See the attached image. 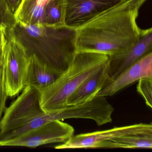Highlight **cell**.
Returning a JSON list of instances; mask_svg holds the SVG:
<instances>
[{"label": "cell", "instance_id": "1", "mask_svg": "<svg viewBox=\"0 0 152 152\" xmlns=\"http://www.w3.org/2000/svg\"><path fill=\"white\" fill-rule=\"evenodd\" d=\"M147 0H127L98 15L76 29L77 51L113 56L126 51L139 40V10Z\"/></svg>", "mask_w": 152, "mask_h": 152}, {"label": "cell", "instance_id": "2", "mask_svg": "<svg viewBox=\"0 0 152 152\" xmlns=\"http://www.w3.org/2000/svg\"><path fill=\"white\" fill-rule=\"evenodd\" d=\"M5 31L23 46L29 57L34 54L61 74L68 68L77 52V31L66 26L28 25L17 22L12 29Z\"/></svg>", "mask_w": 152, "mask_h": 152}, {"label": "cell", "instance_id": "3", "mask_svg": "<svg viewBox=\"0 0 152 152\" xmlns=\"http://www.w3.org/2000/svg\"><path fill=\"white\" fill-rule=\"evenodd\" d=\"M108 59L109 56L103 54L77 51L68 68L53 84L40 92L43 110L48 113L68 106L69 97Z\"/></svg>", "mask_w": 152, "mask_h": 152}, {"label": "cell", "instance_id": "4", "mask_svg": "<svg viewBox=\"0 0 152 152\" xmlns=\"http://www.w3.org/2000/svg\"><path fill=\"white\" fill-rule=\"evenodd\" d=\"M4 113L0 121V140L15 138L29 131L33 120L45 113L40 103V92L26 87Z\"/></svg>", "mask_w": 152, "mask_h": 152}, {"label": "cell", "instance_id": "5", "mask_svg": "<svg viewBox=\"0 0 152 152\" xmlns=\"http://www.w3.org/2000/svg\"><path fill=\"white\" fill-rule=\"evenodd\" d=\"M104 96H96L91 101L77 105H70L52 112L43 113L31 123L30 130L47 122L67 119H88L94 120L101 126L112 121L114 108Z\"/></svg>", "mask_w": 152, "mask_h": 152}, {"label": "cell", "instance_id": "6", "mask_svg": "<svg viewBox=\"0 0 152 152\" xmlns=\"http://www.w3.org/2000/svg\"><path fill=\"white\" fill-rule=\"evenodd\" d=\"M29 59L23 46L5 31L3 66L4 85L9 97L16 96L25 88Z\"/></svg>", "mask_w": 152, "mask_h": 152}, {"label": "cell", "instance_id": "7", "mask_svg": "<svg viewBox=\"0 0 152 152\" xmlns=\"http://www.w3.org/2000/svg\"><path fill=\"white\" fill-rule=\"evenodd\" d=\"M74 128L61 120L47 122L17 137L0 140V146L36 148L49 144L64 143L74 136Z\"/></svg>", "mask_w": 152, "mask_h": 152}, {"label": "cell", "instance_id": "8", "mask_svg": "<svg viewBox=\"0 0 152 152\" xmlns=\"http://www.w3.org/2000/svg\"><path fill=\"white\" fill-rule=\"evenodd\" d=\"M65 26L77 29L104 12L127 0H64Z\"/></svg>", "mask_w": 152, "mask_h": 152}, {"label": "cell", "instance_id": "9", "mask_svg": "<svg viewBox=\"0 0 152 152\" xmlns=\"http://www.w3.org/2000/svg\"><path fill=\"white\" fill-rule=\"evenodd\" d=\"M152 52V27L141 29L139 40L131 48L119 54L109 56V84L130 65Z\"/></svg>", "mask_w": 152, "mask_h": 152}, {"label": "cell", "instance_id": "10", "mask_svg": "<svg viewBox=\"0 0 152 152\" xmlns=\"http://www.w3.org/2000/svg\"><path fill=\"white\" fill-rule=\"evenodd\" d=\"M148 77H152V52L127 68L96 96H111L142 79Z\"/></svg>", "mask_w": 152, "mask_h": 152}, {"label": "cell", "instance_id": "11", "mask_svg": "<svg viewBox=\"0 0 152 152\" xmlns=\"http://www.w3.org/2000/svg\"><path fill=\"white\" fill-rule=\"evenodd\" d=\"M108 61L87 79L71 94L67 101V106L77 105L91 101L108 84Z\"/></svg>", "mask_w": 152, "mask_h": 152}, {"label": "cell", "instance_id": "12", "mask_svg": "<svg viewBox=\"0 0 152 152\" xmlns=\"http://www.w3.org/2000/svg\"><path fill=\"white\" fill-rule=\"evenodd\" d=\"M61 74L48 67L33 54L29 57L25 87H32L41 92L53 84Z\"/></svg>", "mask_w": 152, "mask_h": 152}, {"label": "cell", "instance_id": "13", "mask_svg": "<svg viewBox=\"0 0 152 152\" xmlns=\"http://www.w3.org/2000/svg\"><path fill=\"white\" fill-rule=\"evenodd\" d=\"M50 0H20L15 12L17 22L25 25L42 24L45 10Z\"/></svg>", "mask_w": 152, "mask_h": 152}, {"label": "cell", "instance_id": "14", "mask_svg": "<svg viewBox=\"0 0 152 152\" xmlns=\"http://www.w3.org/2000/svg\"><path fill=\"white\" fill-rule=\"evenodd\" d=\"M65 1L50 0L45 10L43 25L61 26L65 24Z\"/></svg>", "mask_w": 152, "mask_h": 152}, {"label": "cell", "instance_id": "15", "mask_svg": "<svg viewBox=\"0 0 152 152\" xmlns=\"http://www.w3.org/2000/svg\"><path fill=\"white\" fill-rule=\"evenodd\" d=\"M17 22L15 13L12 10L7 0H0V26L7 31L12 29Z\"/></svg>", "mask_w": 152, "mask_h": 152}, {"label": "cell", "instance_id": "16", "mask_svg": "<svg viewBox=\"0 0 152 152\" xmlns=\"http://www.w3.org/2000/svg\"><path fill=\"white\" fill-rule=\"evenodd\" d=\"M137 91L142 96L146 105L152 109V77L139 80L137 86Z\"/></svg>", "mask_w": 152, "mask_h": 152}, {"label": "cell", "instance_id": "17", "mask_svg": "<svg viewBox=\"0 0 152 152\" xmlns=\"http://www.w3.org/2000/svg\"><path fill=\"white\" fill-rule=\"evenodd\" d=\"M8 97L4 85V70L2 64L0 68V121L3 113L6 109L5 104Z\"/></svg>", "mask_w": 152, "mask_h": 152}, {"label": "cell", "instance_id": "18", "mask_svg": "<svg viewBox=\"0 0 152 152\" xmlns=\"http://www.w3.org/2000/svg\"><path fill=\"white\" fill-rule=\"evenodd\" d=\"M5 42V30L0 26V68L3 62Z\"/></svg>", "mask_w": 152, "mask_h": 152}, {"label": "cell", "instance_id": "19", "mask_svg": "<svg viewBox=\"0 0 152 152\" xmlns=\"http://www.w3.org/2000/svg\"><path fill=\"white\" fill-rule=\"evenodd\" d=\"M11 9L15 13L20 2V0H7Z\"/></svg>", "mask_w": 152, "mask_h": 152}]
</instances>
